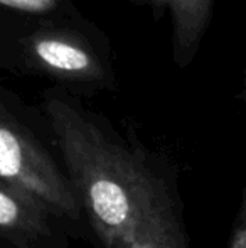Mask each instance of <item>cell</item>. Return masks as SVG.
I'll return each mask as SVG.
<instances>
[{"label": "cell", "mask_w": 246, "mask_h": 248, "mask_svg": "<svg viewBox=\"0 0 246 248\" xmlns=\"http://www.w3.org/2000/svg\"><path fill=\"white\" fill-rule=\"evenodd\" d=\"M46 113L85 223L101 248H133L147 221L177 204L167 179L138 150L113 139L62 98Z\"/></svg>", "instance_id": "1"}, {"label": "cell", "mask_w": 246, "mask_h": 248, "mask_svg": "<svg viewBox=\"0 0 246 248\" xmlns=\"http://www.w3.org/2000/svg\"><path fill=\"white\" fill-rule=\"evenodd\" d=\"M0 177L24 187L69 225L85 223L66 170L43 142L0 105Z\"/></svg>", "instance_id": "2"}, {"label": "cell", "mask_w": 246, "mask_h": 248, "mask_svg": "<svg viewBox=\"0 0 246 248\" xmlns=\"http://www.w3.org/2000/svg\"><path fill=\"white\" fill-rule=\"evenodd\" d=\"M68 225L34 194L0 177V248H71Z\"/></svg>", "instance_id": "3"}, {"label": "cell", "mask_w": 246, "mask_h": 248, "mask_svg": "<svg viewBox=\"0 0 246 248\" xmlns=\"http://www.w3.org/2000/svg\"><path fill=\"white\" fill-rule=\"evenodd\" d=\"M26 54L39 69L71 81H96L101 78L93 51L79 37L61 31H39L26 39Z\"/></svg>", "instance_id": "4"}, {"label": "cell", "mask_w": 246, "mask_h": 248, "mask_svg": "<svg viewBox=\"0 0 246 248\" xmlns=\"http://www.w3.org/2000/svg\"><path fill=\"white\" fill-rule=\"evenodd\" d=\"M169 10L174 24V54L177 64L194 56L211 19L214 0H150Z\"/></svg>", "instance_id": "5"}, {"label": "cell", "mask_w": 246, "mask_h": 248, "mask_svg": "<svg viewBox=\"0 0 246 248\" xmlns=\"http://www.w3.org/2000/svg\"><path fill=\"white\" fill-rule=\"evenodd\" d=\"M133 248H189L179 206L154 216L138 233Z\"/></svg>", "instance_id": "6"}, {"label": "cell", "mask_w": 246, "mask_h": 248, "mask_svg": "<svg viewBox=\"0 0 246 248\" xmlns=\"http://www.w3.org/2000/svg\"><path fill=\"white\" fill-rule=\"evenodd\" d=\"M0 5L30 16H46L59 7V0H0Z\"/></svg>", "instance_id": "7"}, {"label": "cell", "mask_w": 246, "mask_h": 248, "mask_svg": "<svg viewBox=\"0 0 246 248\" xmlns=\"http://www.w3.org/2000/svg\"><path fill=\"white\" fill-rule=\"evenodd\" d=\"M228 248H246V187L240 209H238L236 219L233 223V232H231Z\"/></svg>", "instance_id": "8"}]
</instances>
